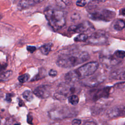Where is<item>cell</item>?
Segmentation results:
<instances>
[{"label": "cell", "mask_w": 125, "mask_h": 125, "mask_svg": "<svg viewBox=\"0 0 125 125\" xmlns=\"http://www.w3.org/2000/svg\"><path fill=\"white\" fill-rule=\"evenodd\" d=\"M116 13L113 11L106 9H102L94 10L89 12L88 17L93 21H110L115 17Z\"/></svg>", "instance_id": "cell-4"}, {"label": "cell", "mask_w": 125, "mask_h": 125, "mask_svg": "<svg viewBox=\"0 0 125 125\" xmlns=\"http://www.w3.org/2000/svg\"><path fill=\"white\" fill-rule=\"evenodd\" d=\"M51 88L49 85H41L37 86L34 90V94L37 97L45 99L49 97L51 94Z\"/></svg>", "instance_id": "cell-10"}, {"label": "cell", "mask_w": 125, "mask_h": 125, "mask_svg": "<svg viewBox=\"0 0 125 125\" xmlns=\"http://www.w3.org/2000/svg\"><path fill=\"white\" fill-rule=\"evenodd\" d=\"M87 42L92 44L102 45L105 43L108 40L107 33L103 30H97L93 32L88 37Z\"/></svg>", "instance_id": "cell-6"}, {"label": "cell", "mask_w": 125, "mask_h": 125, "mask_svg": "<svg viewBox=\"0 0 125 125\" xmlns=\"http://www.w3.org/2000/svg\"><path fill=\"white\" fill-rule=\"evenodd\" d=\"M114 55L118 59H119L121 60H122L125 58V52L123 50H116L115 51V52L114 53Z\"/></svg>", "instance_id": "cell-22"}, {"label": "cell", "mask_w": 125, "mask_h": 125, "mask_svg": "<svg viewBox=\"0 0 125 125\" xmlns=\"http://www.w3.org/2000/svg\"><path fill=\"white\" fill-rule=\"evenodd\" d=\"M100 60L101 63L106 67H110L118 65L122 60L118 59L113 54H103L100 55Z\"/></svg>", "instance_id": "cell-8"}, {"label": "cell", "mask_w": 125, "mask_h": 125, "mask_svg": "<svg viewBox=\"0 0 125 125\" xmlns=\"http://www.w3.org/2000/svg\"><path fill=\"white\" fill-rule=\"evenodd\" d=\"M52 46L53 44L52 43H45L40 46L39 50L43 55H47L50 52Z\"/></svg>", "instance_id": "cell-15"}, {"label": "cell", "mask_w": 125, "mask_h": 125, "mask_svg": "<svg viewBox=\"0 0 125 125\" xmlns=\"http://www.w3.org/2000/svg\"><path fill=\"white\" fill-rule=\"evenodd\" d=\"M112 87L106 86L104 88L98 89L94 93L93 95V99L97 100L102 98L108 97L112 90Z\"/></svg>", "instance_id": "cell-12"}, {"label": "cell", "mask_w": 125, "mask_h": 125, "mask_svg": "<svg viewBox=\"0 0 125 125\" xmlns=\"http://www.w3.org/2000/svg\"><path fill=\"white\" fill-rule=\"evenodd\" d=\"M99 63L97 62H91L84 64L79 68L69 71L64 77L66 82L75 83L93 75L97 70Z\"/></svg>", "instance_id": "cell-2"}, {"label": "cell", "mask_w": 125, "mask_h": 125, "mask_svg": "<svg viewBox=\"0 0 125 125\" xmlns=\"http://www.w3.org/2000/svg\"><path fill=\"white\" fill-rule=\"evenodd\" d=\"M14 125H21L20 124H15Z\"/></svg>", "instance_id": "cell-36"}, {"label": "cell", "mask_w": 125, "mask_h": 125, "mask_svg": "<svg viewBox=\"0 0 125 125\" xmlns=\"http://www.w3.org/2000/svg\"><path fill=\"white\" fill-rule=\"evenodd\" d=\"M33 116L31 113H29L27 116V122L29 124H32Z\"/></svg>", "instance_id": "cell-27"}, {"label": "cell", "mask_w": 125, "mask_h": 125, "mask_svg": "<svg viewBox=\"0 0 125 125\" xmlns=\"http://www.w3.org/2000/svg\"><path fill=\"white\" fill-rule=\"evenodd\" d=\"M86 1L85 0H78L76 1V5L80 7H83L86 5Z\"/></svg>", "instance_id": "cell-26"}, {"label": "cell", "mask_w": 125, "mask_h": 125, "mask_svg": "<svg viewBox=\"0 0 125 125\" xmlns=\"http://www.w3.org/2000/svg\"><path fill=\"white\" fill-rule=\"evenodd\" d=\"M57 71L53 69H51L48 72V75L51 77H55L57 75Z\"/></svg>", "instance_id": "cell-24"}, {"label": "cell", "mask_w": 125, "mask_h": 125, "mask_svg": "<svg viewBox=\"0 0 125 125\" xmlns=\"http://www.w3.org/2000/svg\"><path fill=\"white\" fill-rule=\"evenodd\" d=\"M125 114V107L124 105L115 106L109 109L106 115L109 118H115L120 116H124Z\"/></svg>", "instance_id": "cell-11"}, {"label": "cell", "mask_w": 125, "mask_h": 125, "mask_svg": "<svg viewBox=\"0 0 125 125\" xmlns=\"http://www.w3.org/2000/svg\"><path fill=\"white\" fill-rule=\"evenodd\" d=\"M22 96L28 102L32 101L34 98L33 93L29 90H25L22 93Z\"/></svg>", "instance_id": "cell-17"}, {"label": "cell", "mask_w": 125, "mask_h": 125, "mask_svg": "<svg viewBox=\"0 0 125 125\" xmlns=\"http://www.w3.org/2000/svg\"><path fill=\"white\" fill-rule=\"evenodd\" d=\"M3 94L2 93V92L1 91H0V99L1 98H2L3 97Z\"/></svg>", "instance_id": "cell-35"}, {"label": "cell", "mask_w": 125, "mask_h": 125, "mask_svg": "<svg viewBox=\"0 0 125 125\" xmlns=\"http://www.w3.org/2000/svg\"><path fill=\"white\" fill-rule=\"evenodd\" d=\"M78 91V87H76L74 84V83L65 82V83H61L58 85L56 94L58 97H62L63 99Z\"/></svg>", "instance_id": "cell-5"}, {"label": "cell", "mask_w": 125, "mask_h": 125, "mask_svg": "<svg viewBox=\"0 0 125 125\" xmlns=\"http://www.w3.org/2000/svg\"><path fill=\"white\" fill-rule=\"evenodd\" d=\"M81 124V120L80 119H75L72 122V125H80Z\"/></svg>", "instance_id": "cell-29"}, {"label": "cell", "mask_w": 125, "mask_h": 125, "mask_svg": "<svg viewBox=\"0 0 125 125\" xmlns=\"http://www.w3.org/2000/svg\"><path fill=\"white\" fill-rule=\"evenodd\" d=\"M68 102L71 104L72 105H77L79 101V98L78 96L75 94L71 95L68 97Z\"/></svg>", "instance_id": "cell-18"}, {"label": "cell", "mask_w": 125, "mask_h": 125, "mask_svg": "<svg viewBox=\"0 0 125 125\" xmlns=\"http://www.w3.org/2000/svg\"><path fill=\"white\" fill-rule=\"evenodd\" d=\"M125 70L124 69H118L113 71L110 74V77L116 80L125 79Z\"/></svg>", "instance_id": "cell-14"}, {"label": "cell", "mask_w": 125, "mask_h": 125, "mask_svg": "<svg viewBox=\"0 0 125 125\" xmlns=\"http://www.w3.org/2000/svg\"><path fill=\"white\" fill-rule=\"evenodd\" d=\"M6 66H7V64H2L1 66L0 65V71L1 70H3V69H5L6 67Z\"/></svg>", "instance_id": "cell-32"}, {"label": "cell", "mask_w": 125, "mask_h": 125, "mask_svg": "<svg viewBox=\"0 0 125 125\" xmlns=\"http://www.w3.org/2000/svg\"><path fill=\"white\" fill-rule=\"evenodd\" d=\"M83 125H96V124L94 122L88 121L84 123Z\"/></svg>", "instance_id": "cell-31"}, {"label": "cell", "mask_w": 125, "mask_h": 125, "mask_svg": "<svg viewBox=\"0 0 125 125\" xmlns=\"http://www.w3.org/2000/svg\"><path fill=\"white\" fill-rule=\"evenodd\" d=\"M13 96V95L11 93H7L6 94V98H5V100L8 102L10 103L12 101V97Z\"/></svg>", "instance_id": "cell-28"}, {"label": "cell", "mask_w": 125, "mask_h": 125, "mask_svg": "<svg viewBox=\"0 0 125 125\" xmlns=\"http://www.w3.org/2000/svg\"><path fill=\"white\" fill-rule=\"evenodd\" d=\"M1 81H2V80H0V82H1Z\"/></svg>", "instance_id": "cell-38"}, {"label": "cell", "mask_w": 125, "mask_h": 125, "mask_svg": "<svg viewBox=\"0 0 125 125\" xmlns=\"http://www.w3.org/2000/svg\"><path fill=\"white\" fill-rule=\"evenodd\" d=\"M26 49L28 52H29L31 53H33L36 50V47L34 46L28 45V46H27Z\"/></svg>", "instance_id": "cell-25"}, {"label": "cell", "mask_w": 125, "mask_h": 125, "mask_svg": "<svg viewBox=\"0 0 125 125\" xmlns=\"http://www.w3.org/2000/svg\"><path fill=\"white\" fill-rule=\"evenodd\" d=\"M88 37V36L85 33H80L74 38V41L76 42H85L87 40Z\"/></svg>", "instance_id": "cell-19"}, {"label": "cell", "mask_w": 125, "mask_h": 125, "mask_svg": "<svg viewBox=\"0 0 125 125\" xmlns=\"http://www.w3.org/2000/svg\"><path fill=\"white\" fill-rule=\"evenodd\" d=\"M45 17L51 28L55 31L62 29L66 23L64 13L59 9L47 7L44 11Z\"/></svg>", "instance_id": "cell-3"}, {"label": "cell", "mask_w": 125, "mask_h": 125, "mask_svg": "<svg viewBox=\"0 0 125 125\" xmlns=\"http://www.w3.org/2000/svg\"><path fill=\"white\" fill-rule=\"evenodd\" d=\"M90 56L87 52L74 50L60 54L56 61V64L61 67L71 68L88 61Z\"/></svg>", "instance_id": "cell-1"}, {"label": "cell", "mask_w": 125, "mask_h": 125, "mask_svg": "<svg viewBox=\"0 0 125 125\" xmlns=\"http://www.w3.org/2000/svg\"><path fill=\"white\" fill-rule=\"evenodd\" d=\"M120 11V12L121 11V12H120V14H121V15H122L123 16H125V8H123V9H122Z\"/></svg>", "instance_id": "cell-34"}, {"label": "cell", "mask_w": 125, "mask_h": 125, "mask_svg": "<svg viewBox=\"0 0 125 125\" xmlns=\"http://www.w3.org/2000/svg\"><path fill=\"white\" fill-rule=\"evenodd\" d=\"M45 76V73L44 70H42L39 71V73L35 76L32 80H31V82H33V81H38L41 79H42V78H44Z\"/></svg>", "instance_id": "cell-20"}, {"label": "cell", "mask_w": 125, "mask_h": 125, "mask_svg": "<svg viewBox=\"0 0 125 125\" xmlns=\"http://www.w3.org/2000/svg\"><path fill=\"white\" fill-rule=\"evenodd\" d=\"M40 2L39 0H21L18 4V7L19 9H25L32 7Z\"/></svg>", "instance_id": "cell-13"}, {"label": "cell", "mask_w": 125, "mask_h": 125, "mask_svg": "<svg viewBox=\"0 0 125 125\" xmlns=\"http://www.w3.org/2000/svg\"><path fill=\"white\" fill-rule=\"evenodd\" d=\"M79 15L78 14H76V13H75L74 14H73L72 16H71V20L73 21H75L76 20H77L78 19H79Z\"/></svg>", "instance_id": "cell-30"}, {"label": "cell", "mask_w": 125, "mask_h": 125, "mask_svg": "<svg viewBox=\"0 0 125 125\" xmlns=\"http://www.w3.org/2000/svg\"><path fill=\"white\" fill-rule=\"evenodd\" d=\"M30 78V75L27 74H24L23 75H20V76L18 77V81L21 83H24L26 82H27L29 80V79Z\"/></svg>", "instance_id": "cell-21"}, {"label": "cell", "mask_w": 125, "mask_h": 125, "mask_svg": "<svg viewBox=\"0 0 125 125\" xmlns=\"http://www.w3.org/2000/svg\"><path fill=\"white\" fill-rule=\"evenodd\" d=\"M92 24L88 21H84L76 25H72L68 29V31L73 33H84L88 30L94 29Z\"/></svg>", "instance_id": "cell-7"}, {"label": "cell", "mask_w": 125, "mask_h": 125, "mask_svg": "<svg viewBox=\"0 0 125 125\" xmlns=\"http://www.w3.org/2000/svg\"></svg>", "instance_id": "cell-39"}, {"label": "cell", "mask_w": 125, "mask_h": 125, "mask_svg": "<svg viewBox=\"0 0 125 125\" xmlns=\"http://www.w3.org/2000/svg\"><path fill=\"white\" fill-rule=\"evenodd\" d=\"M125 27V22L122 20L118 19L116 20L113 25L114 29L116 31H121Z\"/></svg>", "instance_id": "cell-16"}, {"label": "cell", "mask_w": 125, "mask_h": 125, "mask_svg": "<svg viewBox=\"0 0 125 125\" xmlns=\"http://www.w3.org/2000/svg\"><path fill=\"white\" fill-rule=\"evenodd\" d=\"M105 79V77L102 74H97L83 80V84L87 86L93 87L102 83L104 81Z\"/></svg>", "instance_id": "cell-9"}, {"label": "cell", "mask_w": 125, "mask_h": 125, "mask_svg": "<svg viewBox=\"0 0 125 125\" xmlns=\"http://www.w3.org/2000/svg\"><path fill=\"white\" fill-rule=\"evenodd\" d=\"M19 105L20 106H23L24 105V103L22 102V100H21V99H19Z\"/></svg>", "instance_id": "cell-33"}, {"label": "cell", "mask_w": 125, "mask_h": 125, "mask_svg": "<svg viewBox=\"0 0 125 125\" xmlns=\"http://www.w3.org/2000/svg\"><path fill=\"white\" fill-rule=\"evenodd\" d=\"M13 73L12 71L11 70H7L5 72H4L3 73H2L1 75H0V77L2 79H5V78H7L8 77H9Z\"/></svg>", "instance_id": "cell-23"}, {"label": "cell", "mask_w": 125, "mask_h": 125, "mask_svg": "<svg viewBox=\"0 0 125 125\" xmlns=\"http://www.w3.org/2000/svg\"><path fill=\"white\" fill-rule=\"evenodd\" d=\"M1 15H0V19H1Z\"/></svg>", "instance_id": "cell-37"}]
</instances>
